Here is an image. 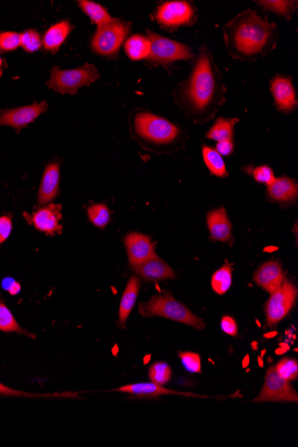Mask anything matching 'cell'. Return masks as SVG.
<instances>
[{
    "instance_id": "1",
    "label": "cell",
    "mask_w": 298,
    "mask_h": 447,
    "mask_svg": "<svg viewBox=\"0 0 298 447\" xmlns=\"http://www.w3.org/2000/svg\"><path fill=\"white\" fill-rule=\"evenodd\" d=\"M227 87L209 48L201 46L186 80L175 86L173 102L187 119L204 125L215 118L227 99Z\"/></svg>"
},
{
    "instance_id": "2",
    "label": "cell",
    "mask_w": 298,
    "mask_h": 447,
    "mask_svg": "<svg viewBox=\"0 0 298 447\" xmlns=\"http://www.w3.org/2000/svg\"><path fill=\"white\" fill-rule=\"evenodd\" d=\"M222 32L227 52L233 60L255 62L267 57L278 46L276 22L252 9L236 15L223 26Z\"/></svg>"
},
{
    "instance_id": "3",
    "label": "cell",
    "mask_w": 298,
    "mask_h": 447,
    "mask_svg": "<svg viewBox=\"0 0 298 447\" xmlns=\"http://www.w3.org/2000/svg\"><path fill=\"white\" fill-rule=\"evenodd\" d=\"M132 138L157 155H171L186 146L187 135L176 123L145 109H134L128 118Z\"/></svg>"
},
{
    "instance_id": "4",
    "label": "cell",
    "mask_w": 298,
    "mask_h": 447,
    "mask_svg": "<svg viewBox=\"0 0 298 447\" xmlns=\"http://www.w3.org/2000/svg\"><path fill=\"white\" fill-rule=\"evenodd\" d=\"M139 312L144 318L158 316L189 325L199 331L206 328L204 319L197 317L185 305L177 301L170 291H163L152 296L148 302L139 303Z\"/></svg>"
},
{
    "instance_id": "5",
    "label": "cell",
    "mask_w": 298,
    "mask_h": 447,
    "mask_svg": "<svg viewBox=\"0 0 298 447\" xmlns=\"http://www.w3.org/2000/svg\"><path fill=\"white\" fill-rule=\"evenodd\" d=\"M148 38L151 42V50L147 62L152 67H163L170 70L175 62H193L196 55L189 46L164 37L155 32L148 30Z\"/></svg>"
},
{
    "instance_id": "6",
    "label": "cell",
    "mask_w": 298,
    "mask_h": 447,
    "mask_svg": "<svg viewBox=\"0 0 298 447\" xmlns=\"http://www.w3.org/2000/svg\"><path fill=\"white\" fill-rule=\"evenodd\" d=\"M100 74L95 65L85 64L72 70H62L54 67L51 69L50 79L47 84L50 89L61 94L76 95L83 87L99 80Z\"/></svg>"
},
{
    "instance_id": "7",
    "label": "cell",
    "mask_w": 298,
    "mask_h": 447,
    "mask_svg": "<svg viewBox=\"0 0 298 447\" xmlns=\"http://www.w3.org/2000/svg\"><path fill=\"white\" fill-rule=\"evenodd\" d=\"M132 31L131 22L119 18H113L108 24L97 29L92 40V48L102 57H118L122 45Z\"/></svg>"
},
{
    "instance_id": "8",
    "label": "cell",
    "mask_w": 298,
    "mask_h": 447,
    "mask_svg": "<svg viewBox=\"0 0 298 447\" xmlns=\"http://www.w3.org/2000/svg\"><path fill=\"white\" fill-rule=\"evenodd\" d=\"M197 9L187 0L165 1L155 12V20L165 30L174 32L196 24Z\"/></svg>"
},
{
    "instance_id": "9",
    "label": "cell",
    "mask_w": 298,
    "mask_h": 447,
    "mask_svg": "<svg viewBox=\"0 0 298 447\" xmlns=\"http://www.w3.org/2000/svg\"><path fill=\"white\" fill-rule=\"evenodd\" d=\"M297 296L296 287L286 279L280 289L271 294L270 298L265 303V315L269 327H273L286 317L296 302Z\"/></svg>"
},
{
    "instance_id": "10",
    "label": "cell",
    "mask_w": 298,
    "mask_h": 447,
    "mask_svg": "<svg viewBox=\"0 0 298 447\" xmlns=\"http://www.w3.org/2000/svg\"><path fill=\"white\" fill-rule=\"evenodd\" d=\"M253 402H290L297 403L298 397L296 390L288 381L285 380L277 373L275 367L268 369L264 387L261 393Z\"/></svg>"
},
{
    "instance_id": "11",
    "label": "cell",
    "mask_w": 298,
    "mask_h": 447,
    "mask_svg": "<svg viewBox=\"0 0 298 447\" xmlns=\"http://www.w3.org/2000/svg\"><path fill=\"white\" fill-rule=\"evenodd\" d=\"M270 90L278 111L287 115L297 110L298 104L292 78L286 75H275L270 81Z\"/></svg>"
},
{
    "instance_id": "12",
    "label": "cell",
    "mask_w": 298,
    "mask_h": 447,
    "mask_svg": "<svg viewBox=\"0 0 298 447\" xmlns=\"http://www.w3.org/2000/svg\"><path fill=\"white\" fill-rule=\"evenodd\" d=\"M48 109L47 102L34 103L30 106L3 111L0 113V125L21 130L30 125Z\"/></svg>"
},
{
    "instance_id": "13",
    "label": "cell",
    "mask_w": 298,
    "mask_h": 447,
    "mask_svg": "<svg viewBox=\"0 0 298 447\" xmlns=\"http://www.w3.org/2000/svg\"><path fill=\"white\" fill-rule=\"evenodd\" d=\"M62 205L50 204L34 212L30 217V223L34 224L35 229L50 236H55L60 233L62 226L59 224L63 215Z\"/></svg>"
},
{
    "instance_id": "14",
    "label": "cell",
    "mask_w": 298,
    "mask_h": 447,
    "mask_svg": "<svg viewBox=\"0 0 298 447\" xmlns=\"http://www.w3.org/2000/svg\"><path fill=\"white\" fill-rule=\"evenodd\" d=\"M125 245L127 249L129 266L145 262L157 256L154 244L147 235L132 233L125 238Z\"/></svg>"
},
{
    "instance_id": "15",
    "label": "cell",
    "mask_w": 298,
    "mask_h": 447,
    "mask_svg": "<svg viewBox=\"0 0 298 447\" xmlns=\"http://www.w3.org/2000/svg\"><path fill=\"white\" fill-rule=\"evenodd\" d=\"M131 269L146 282H162V280L174 279L176 277V273L171 267L157 256L143 263L131 266Z\"/></svg>"
},
{
    "instance_id": "16",
    "label": "cell",
    "mask_w": 298,
    "mask_h": 447,
    "mask_svg": "<svg viewBox=\"0 0 298 447\" xmlns=\"http://www.w3.org/2000/svg\"><path fill=\"white\" fill-rule=\"evenodd\" d=\"M254 280L265 291L274 293L281 288L285 280L283 267L278 261H268L255 273Z\"/></svg>"
},
{
    "instance_id": "17",
    "label": "cell",
    "mask_w": 298,
    "mask_h": 447,
    "mask_svg": "<svg viewBox=\"0 0 298 447\" xmlns=\"http://www.w3.org/2000/svg\"><path fill=\"white\" fill-rule=\"evenodd\" d=\"M60 165L57 161L51 162L45 168L38 194V204L50 205L57 198L59 191Z\"/></svg>"
},
{
    "instance_id": "18",
    "label": "cell",
    "mask_w": 298,
    "mask_h": 447,
    "mask_svg": "<svg viewBox=\"0 0 298 447\" xmlns=\"http://www.w3.org/2000/svg\"><path fill=\"white\" fill-rule=\"evenodd\" d=\"M267 195L271 201L278 204H293L298 197V186L293 179L287 177L275 178L267 185Z\"/></svg>"
},
{
    "instance_id": "19",
    "label": "cell",
    "mask_w": 298,
    "mask_h": 447,
    "mask_svg": "<svg viewBox=\"0 0 298 447\" xmlns=\"http://www.w3.org/2000/svg\"><path fill=\"white\" fill-rule=\"evenodd\" d=\"M206 223L213 241L229 242L232 240V223L225 208L221 207L210 212L206 216Z\"/></svg>"
},
{
    "instance_id": "20",
    "label": "cell",
    "mask_w": 298,
    "mask_h": 447,
    "mask_svg": "<svg viewBox=\"0 0 298 447\" xmlns=\"http://www.w3.org/2000/svg\"><path fill=\"white\" fill-rule=\"evenodd\" d=\"M115 391H118V392L129 394H131L132 397L139 398H157L161 396H168V394H178V396L184 397H205L192 393L177 392V391L168 390V388H164L163 386H160V385H157L154 383L127 385V386L118 388Z\"/></svg>"
},
{
    "instance_id": "21",
    "label": "cell",
    "mask_w": 298,
    "mask_h": 447,
    "mask_svg": "<svg viewBox=\"0 0 298 447\" xmlns=\"http://www.w3.org/2000/svg\"><path fill=\"white\" fill-rule=\"evenodd\" d=\"M141 279L138 276H132L128 280L127 286L120 303L119 308V328L125 329L129 315L137 301L139 290H141Z\"/></svg>"
},
{
    "instance_id": "22",
    "label": "cell",
    "mask_w": 298,
    "mask_h": 447,
    "mask_svg": "<svg viewBox=\"0 0 298 447\" xmlns=\"http://www.w3.org/2000/svg\"><path fill=\"white\" fill-rule=\"evenodd\" d=\"M71 32H72V25L67 21H62L51 26L42 40V45L45 50L52 52L58 51Z\"/></svg>"
},
{
    "instance_id": "23",
    "label": "cell",
    "mask_w": 298,
    "mask_h": 447,
    "mask_svg": "<svg viewBox=\"0 0 298 447\" xmlns=\"http://www.w3.org/2000/svg\"><path fill=\"white\" fill-rule=\"evenodd\" d=\"M125 50L132 61L147 60L151 50V42L148 37L135 34L127 39L125 43Z\"/></svg>"
},
{
    "instance_id": "24",
    "label": "cell",
    "mask_w": 298,
    "mask_h": 447,
    "mask_svg": "<svg viewBox=\"0 0 298 447\" xmlns=\"http://www.w3.org/2000/svg\"><path fill=\"white\" fill-rule=\"evenodd\" d=\"M239 118H218L215 121V125L208 130L206 135V138L215 140V142H222V140H233L234 136V129Z\"/></svg>"
},
{
    "instance_id": "25",
    "label": "cell",
    "mask_w": 298,
    "mask_h": 447,
    "mask_svg": "<svg viewBox=\"0 0 298 447\" xmlns=\"http://www.w3.org/2000/svg\"><path fill=\"white\" fill-rule=\"evenodd\" d=\"M202 153L204 162L212 175L219 178L228 177L229 172L227 171L225 163L216 149L204 145Z\"/></svg>"
},
{
    "instance_id": "26",
    "label": "cell",
    "mask_w": 298,
    "mask_h": 447,
    "mask_svg": "<svg viewBox=\"0 0 298 447\" xmlns=\"http://www.w3.org/2000/svg\"><path fill=\"white\" fill-rule=\"evenodd\" d=\"M257 3L264 8V11L275 13L287 20H291L293 18L297 9V1H290V0H262Z\"/></svg>"
},
{
    "instance_id": "27",
    "label": "cell",
    "mask_w": 298,
    "mask_h": 447,
    "mask_svg": "<svg viewBox=\"0 0 298 447\" xmlns=\"http://www.w3.org/2000/svg\"><path fill=\"white\" fill-rule=\"evenodd\" d=\"M80 9L90 18L94 24L100 26L108 24L113 20V18L104 6L97 4L95 2L80 0L78 2Z\"/></svg>"
},
{
    "instance_id": "28",
    "label": "cell",
    "mask_w": 298,
    "mask_h": 447,
    "mask_svg": "<svg viewBox=\"0 0 298 447\" xmlns=\"http://www.w3.org/2000/svg\"><path fill=\"white\" fill-rule=\"evenodd\" d=\"M0 331L18 333V334L25 335L32 338L36 337V336L26 331L19 325L15 316L13 315L10 310L2 300H0Z\"/></svg>"
},
{
    "instance_id": "29",
    "label": "cell",
    "mask_w": 298,
    "mask_h": 447,
    "mask_svg": "<svg viewBox=\"0 0 298 447\" xmlns=\"http://www.w3.org/2000/svg\"><path fill=\"white\" fill-rule=\"evenodd\" d=\"M232 282V268L229 266H222L212 276L211 285L213 291L218 295H225L231 288Z\"/></svg>"
},
{
    "instance_id": "30",
    "label": "cell",
    "mask_w": 298,
    "mask_h": 447,
    "mask_svg": "<svg viewBox=\"0 0 298 447\" xmlns=\"http://www.w3.org/2000/svg\"><path fill=\"white\" fill-rule=\"evenodd\" d=\"M87 213L92 224L100 229H104L109 224L111 217L109 208L105 204L92 205L87 208Z\"/></svg>"
},
{
    "instance_id": "31",
    "label": "cell",
    "mask_w": 298,
    "mask_h": 447,
    "mask_svg": "<svg viewBox=\"0 0 298 447\" xmlns=\"http://www.w3.org/2000/svg\"><path fill=\"white\" fill-rule=\"evenodd\" d=\"M149 380L160 386L167 384L171 380V369L169 364L164 362H157L152 364L148 370Z\"/></svg>"
},
{
    "instance_id": "32",
    "label": "cell",
    "mask_w": 298,
    "mask_h": 447,
    "mask_svg": "<svg viewBox=\"0 0 298 447\" xmlns=\"http://www.w3.org/2000/svg\"><path fill=\"white\" fill-rule=\"evenodd\" d=\"M0 396L4 397H29V398H38V397H79L77 393L64 392V393H54V394H32L24 392V391H19L13 390L11 387H8L0 383Z\"/></svg>"
},
{
    "instance_id": "33",
    "label": "cell",
    "mask_w": 298,
    "mask_h": 447,
    "mask_svg": "<svg viewBox=\"0 0 298 447\" xmlns=\"http://www.w3.org/2000/svg\"><path fill=\"white\" fill-rule=\"evenodd\" d=\"M275 370L281 378L288 381V383L296 380L298 376V364L297 362L294 360V359H283L276 365Z\"/></svg>"
},
{
    "instance_id": "34",
    "label": "cell",
    "mask_w": 298,
    "mask_h": 447,
    "mask_svg": "<svg viewBox=\"0 0 298 447\" xmlns=\"http://www.w3.org/2000/svg\"><path fill=\"white\" fill-rule=\"evenodd\" d=\"M42 40L40 34L34 30H28L21 34V47L29 53L40 50Z\"/></svg>"
},
{
    "instance_id": "35",
    "label": "cell",
    "mask_w": 298,
    "mask_h": 447,
    "mask_svg": "<svg viewBox=\"0 0 298 447\" xmlns=\"http://www.w3.org/2000/svg\"><path fill=\"white\" fill-rule=\"evenodd\" d=\"M21 46V34L14 32L0 34V50L13 51Z\"/></svg>"
},
{
    "instance_id": "36",
    "label": "cell",
    "mask_w": 298,
    "mask_h": 447,
    "mask_svg": "<svg viewBox=\"0 0 298 447\" xmlns=\"http://www.w3.org/2000/svg\"><path fill=\"white\" fill-rule=\"evenodd\" d=\"M179 357L183 363V366L187 371L192 373H200L201 370V358L200 355L191 352H180Z\"/></svg>"
},
{
    "instance_id": "37",
    "label": "cell",
    "mask_w": 298,
    "mask_h": 447,
    "mask_svg": "<svg viewBox=\"0 0 298 447\" xmlns=\"http://www.w3.org/2000/svg\"><path fill=\"white\" fill-rule=\"evenodd\" d=\"M252 175L259 184H271L274 181L273 169L268 165H260L253 169Z\"/></svg>"
},
{
    "instance_id": "38",
    "label": "cell",
    "mask_w": 298,
    "mask_h": 447,
    "mask_svg": "<svg viewBox=\"0 0 298 447\" xmlns=\"http://www.w3.org/2000/svg\"><path fill=\"white\" fill-rule=\"evenodd\" d=\"M12 231V220L9 216H0V244L4 243Z\"/></svg>"
},
{
    "instance_id": "39",
    "label": "cell",
    "mask_w": 298,
    "mask_h": 447,
    "mask_svg": "<svg viewBox=\"0 0 298 447\" xmlns=\"http://www.w3.org/2000/svg\"><path fill=\"white\" fill-rule=\"evenodd\" d=\"M221 329L223 332L232 336V337H236L238 335V324L231 316H225L222 319Z\"/></svg>"
},
{
    "instance_id": "40",
    "label": "cell",
    "mask_w": 298,
    "mask_h": 447,
    "mask_svg": "<svg viewBox=\"0 0 298 447\" xmlns=\"http://www.w3.org/2000/svg\"><path fill=\"white\" fill-rule=\"evenodd\" d=\"M234 150V143L233 140H222L217 142L216 151L221 156H231Z\"/></svg>"
},
{
    "instance_id": "41",
    "label": "cell",
    "mask_w": 298,
    "mask_h": 447,
    "mask_svg": "<svg viewBox=\"0 0 298 447\" xmlns=\"http://www.w3.org/2000/svg\"><path fill=\"white\" fill-rule=\"evenodd\" d=\"M15 283V280L13 279H5L4 280H3L2 282L3 289H4L5 290H8H8L11 289V287L14 285Z\"/></svg>"
},
{
    "instance_id": "42",
    "label": "cell",
    "mask_w": 298,
    "mask_h": 447,
    "mask_svg": "<svg viewBox=\"0 0 298 447\" xmlns=\"http://www.w3.org/2000/svg\"><path fill=\"white\" fill-rule=\"evenodd\" d=\"M21 286L20 284L15 282L14 285L11 287V289L8 290V292L11 294V295L15 296L16 294L20 292Z\"/></svg>"
},
{
    "instance_id": "43",
    "label": "cell",
    "mask_w": 298,
    "mask_h": 447,
    "mask_svg": "<svg viewBox=\"0 0 298 447\" xmlns=\"http://www.w3.org/2000/svg\"><path fill=\"white\" fill-rule=\"evenodd\" d=\"M249 362H250V360H249V357L248 355H247V357H245L244 360H243V363H242L243 368L248 367L249 364Z\"/></svg>"
},
{
    "instance_id": "44",
    "label": "cell",
    "mask_w": 298,
    "mask_h": 447,
    "mask_svg": "<svg viewBox=\"0 0 298 447\" xmlns=\"http://www.w3.org/2000/svg\"><path fill=\"white\" fill-rule=\"evenodd\" d=\"M278 333L276 331L268 333V334H265L264 337L267 338H271L277 336Z\"/></svg>"
},
{
    "instance_id": "45",
    "label": "cell",
    "mask_w": 298,
    "mask_h": 447,
    "mask_svg": "<svg viewBox=\"0 0 298 447\" xmlns=\"http://www.w3.org/2000/svg\"><path fill=\"white\" fill-rule=\"evenodd\" d=\"M284 353H286V350H285V349L283 348L277 349L276 350L277 355H283Z\"/></svg>"
},
{
    "instance_id": "46",
    "label": "cell",
    "mask_w": 298,
    "mask_h": 447,
    "mask_svg": "<svg viewBox=\"0 0 298 447\" xmlns=\"http://www.w3.org/2000/svg\"><path fill=\"white\" fill-rule=\"evenodd\" d=\"M281 348H283V349H285V350L288 351V349H290V347H288V345L286 344H281Z\"/></svg>"
},
{
    "instance_id": "47",
    "label": "cell",
    "mask_w": 298,
    "mask_h": 447,
    "mask_svg": "<svg viewBox=\"0 0 298 447\" xmlns=\"http://www.w3.org/2000/svg\"><path fill=\"white\" fill-rule=\"evenodd\" d=\"M258 360H259V365H260V367L264 366V362H262V357H259Z\"/></svg>"
},
{
    "instance_id": "48",
    "label": "cell",
    "mask_w": 298,
    "mask_h": 447,
    "mask_svg": "<svg viewBox=\"0 0 298 447\" xmlns=\"http://www.w3.org/2000/svg\"><path fill=\"white\" fill-rule=\"evenodd\" d=\"M255 345H257V343H255V342H254V343H253V348H254L255 350V349H257V348H255Z\"/></svg>"
},
{
    "instance_id": "49",
    "label": "cell",
    "mask_w": 298,
    "mask_h": 447,
    "mask_svg": "<svg viewBox=\"0 0 298 447\" xmlns=\"http://www.w3.org/2000/svg\"><path fill=\"white\" fill-rule=\"evenodd\" d=\"M1 65H2V60H1V57H0V67H1Z\"/></svg>"
}]
</instances>
